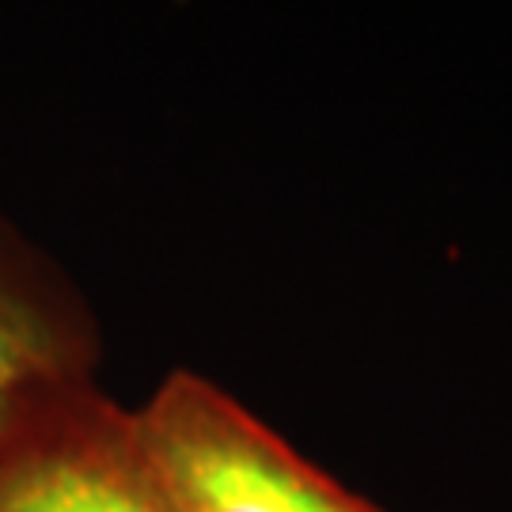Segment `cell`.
Masks as SVG:
<instances>
[{
	"mask_svg": "<svg viewBox=\"0 0 512 512\" xmlns=\"http://www.w3.org/2000/svg\"><path fill=\"white\" fill-rule=\"evenodd\" d=\"M129 421L175 512H380L194 372H171Z\"/></svg>",
	"mask_w": 512,
	"mask_h": 512,
	"instance_id": "obj_1",
	"label": "cell"
},
{
	"mask_svg": "<svg viewBox=\"0 0 512 512\" xmlns=\"http://www.w3.org/2000/svg\"><path fill=\"white\" fill-rule=\"evenodd\" d=\"M0 512H175L126 410H38L0 440Z\"/></svg>",
	"mask_w": 512,
	"mask_h": 512,
	"instance_id": "obj_2",
	"label": "cell"
},
{
	"mask_svg": "<svg viewBox=\"0 0 512 512\" xmlns=\"http://www.w3.org/2000/svg\"><path fill=\"white\" fill-rule=\"evenodd\" d=\"M61 380V346L31 304L0 285V440Z\"/></svg>",
	"mask_w": 512,
	"mask_h": 512,
	"instance_id": "obj_3",
	"label": "cell"
}]
</instances>
